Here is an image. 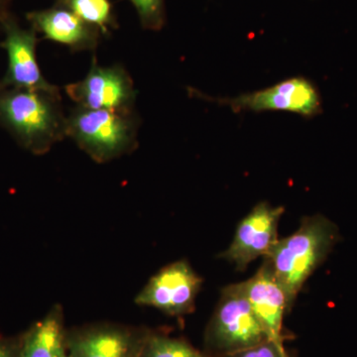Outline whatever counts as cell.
<instances>
[{
    "label": "cell",
    "mask_w": 357,
    "mask_h": 357,
    "mask_svg": "<svg viewBox=\"0 0 357 357\" xmlns=\"http://www.w3.org/2000/svg\"><path fill=\"white\" fill-rule=\"evenodd\" d=\"M283 206H272L261 202L241 220L229 248L222 257L244 270L258 257H265L278 241L279 220Z\"/></svg>",
    "instance_id": "ba28073f"
},
{
    "label": "cell",
    "mask_w": 357,
    "mask_h": 357,
    "mask_svg": "<svg viewBox=\"0 0 357 357\" xmlns=\"http://www.w3.org/2000/svg\"><path fill=\"white\" fill-rule=\"evenodd\" d=\"M270 340L282 342V326L290 296L266 263L255 276L238 284Z\"/></svg>",
    "instance_id": "8fae6325"
},
{
    "label": "cell",
    "mask_w": 357,
    "mask_h": 357,
    "mask_svg": "<svg viewBox=\"0 0 357 357\" xmlns=\"http://www.w3.org/2000/svg\"><path fill=\"white\" fill-rule=\"evenodd\" d=\"M136 357H204L183 340L151 335L141 342Z\"/></svg>",
    "instance_id": "9a60e30c"
},
{
    "label": "cell",
    "mask_w": 357,
    "mask_h": 357,
    "mask_svg": "<svg viewBox=\"0 0 357 357\" xmlns=\"http://www.w3.org/2000/svg\"><path fill=\"white\" fill-rule=\"evenodd\" d=\"M231 357H288L283 344L273 340H267L261 344L231 354Z\"/></svg>",
    "instance_id": "e0dca14e"
},
{
    "label": "cell",
    "mask_w": 357,
    "mask_h": 357,
    "mask_svg": "<svg viewBox=\"0 0 357 357\" xmlns=\"http://www.w3.org/2000/svg\"><path fill=\"white\" fill-rule=\"evenodd\" d=\"M142 340L121 328H100L68 342L70 357H136Z\"/></svg>",
    "instance_id": "7c38bea8"
},
{
    "label": "cell",
    "mask_w": 357,
    "mask_h": 357,
    "mask_svg": "<svg viewBox=\"0 0 357 357\" xmlns=\"http://www.w3.org/2000/svg\"><path fill=\"white\" fill-rule=\"evenodd\" d=\"M30 27L44 39L64 45L73 52L95 51L102 32L84 22L67 7L56 2L53 6L26 13Z\"/></svg>",
    "instance_id": "30bf717a"
},
{
    "label": "cell",
    "mask_w": 357,
    "mask_h": 357,
    "mask_svg": "<svg viewBox=\"0 0 357 357\" xmlns=\"http://www.w3.org/2000/svg\"><path fill=\"white\" fill-rule=\"evenodd\" d=\"M202 279L185 261L160 270L136 297V304L156 307L169 314L191 311L201 288Z\"/></svg>",
    "instance_id": "9c48e42d"
},
{
    "label": "cell",
    "mask_w": 357,
    "mask_h": 357,
    "mask_svg": "<svg viewBox=\"0 0 357 357\" xmlns=\"http://www.w3.org/2000/svg\"><path fill=\"white\" fill-rule=\"evenodd\" d=\"M143 29L160 31L166 24L165 0H130Z\"/></svg>",
    "instance_id": "2e32d148"
},
{
    "label": "cell",
    "mask_w": 357,
    "mask_h": 357,
    "mask_svg": "<svg viewBox=\"0 0 357 357\" xmlns=\"http://www.w3.org/2000/svg\"><path fill=\"white\" fill-rule=\"evenodd\" d=\"M139 124L134 110L91 109L77 105L66 119V136L96 161L105 162L135 148Z\"/></svg>",
    "instance_id": "3957f363"
},
{
    "label": "cell",
    "mask_w": 357,
    "mask_h": 357,
    "mask_svg": "<svg viewBox=\"0 0 357 357\" xmlns=\"http://www.w3.org/2000/svg\"><path fill=\"white\" fill-rule=\"evenodd\" d=\"M0 31L3 33L0 48L7 55L6 74L0 79V86L60 93L57 86L45 79L40 69L37 60V32L31 27H23L13 11L2 22Z\"/></svg>",
    "instance_id": "52a82bcc"
},
{
    "label": "cell",
    "mask_w": 357,
    "mask_h": 357,
    "mask_svg": "<svg viewBox=\"0 0 357 357\" xmlns=\"http://www.w3.org/2000/svg\"><path fill=\"white\" fill-rule=\"evenodd\" d=\"M0 357H20V354L11 345L0 342Z\"/></svg>",
    "instance_id": "d6986e66"
},
{
    "label": "cell",
    "mask_w": 357,
    "mask_h": 357,
    "mask_svg": "<svg viewBox=\"0 0 357 357\" xmlns=\"http://www.w3.org/2000/svg\"><path fill=\"white\" fill-rule=\"evenodd\" d=\"M68 96L79 107L91 109L134 110L136 91L132 77L121 65L100 66L96 56L82 81L65 86Z\"/></svg>",
    "instance_id": "8992f818"
},
{
    "label": "cell",
    "mask_w": 357,
    "mask_h": 357,
    "mask_svg": "<svg viewBox=\"0 0 357 357\" xmlns=\"http://www.w3.org/2000/svg\"><path fill=\"white\" fill-rule=\"evenodd\" d=\"M60 93L0 86V128L23 149L46 153L66 136Z\"/></svg>",
    "instance_id": "6da1fadb"
},
{
    "label": "cell",
    "mask_w": 357,
    "mask_h": 357,
    "mask_svg": "<svg viewBox=\"0 0 357 357\" xmlns=\"http://www.w3.org/2000/svg\"><path fill=\"white\" fill-rule=\"evenodd\" d=\"M208 340L217 351L229 356L270 340L238 284L223 289Z\"/></svg>",
    "instance_id": "277c9868"
},
{
    "label": "cell",
    "mask_w": 357,
    "mask_h": 357,
    "mask_svg": "<svg viewBox=\"0 0 357 357\" xmlns=\"http://www.w3.org/2000/svg\"><path fill=\"white\" fill-rule=\"evenodd\" d=\"M81 20L98 28L102 35H109L119 27L110 0H57Z\"/></svg>",
    "instance_id": "5bb4252c"
},
{
    "label": "cell",
    "mask_w": 357,
    "mask_h": 357,
    "mask_svg": "<svg viewBox=\"0 0 357 357\" xmlns=\"http://www.w3.org/2000/svg\"><path fill=\"white\" fill-rule=\"evenodd\" d=\"M217 105L229 107L232 112H289L304 117L316 116L321 112V98L311 81L303 77H291L269 88L243 93L234 98H211L195 93Z\"/></svg>",
    "instance_id": "5b68a950"
},
{
    "label": "cell",
    "mask_w": 357,
    "mask_h": 357,
    "mask_svg": "<svg viewBox=\"0 0 357 357\" xmlns=\"http://www.w3.org/2000/svg\"><path fill=\"white\" fill-rule=\"evenodd\" d=\"M65 337L62 319L54 311L26 335L20 357H64Z\"/></svg>",
    "instance_id": "4fadbf2b"
},
{
    "label": "cell",
    "mask_w": 357,
    "mask_h": 357,
    "mask_svg": "<svg viewBox=\"0 0 357 357\" xmlns=\"http://www.w3.org/2000/svg\"><path fill=\"white\" fill-rule=\"evenodd\" d=\"M64 357H70V356H69V354H66V356Z\"/></svg>",
    "instance_id": "ffe728a7"
},
{
    "label": "cell",
    "mask_w": 357,
    "mask_h": 357,
    "mask_svg": "<svg viewBox=\"0 0 357 357\" xmlns=\"http://www.w3.org/2000/svg\"><path fill=\"white\" fill-rule=\"evenodd\" d=\"M13 1V0H0V30H1L2 22L11 13L10 6Z\"/></svg>",
    "instance_id": "ac0fdd59"
},
{
    "label": "cell",
    "mask_w": 357,
    "mask_h": 357,
    "mask_svg": "<svg viewBox=\"0 0 357 357\" xmlns=\"http://www.w3.org/2000/svg\"><path fill=\"white\" fill-rule=\"evenodd\" d=\"M337 241L338 230L335 223L321 215L307 217L297 231L277 241L265 256L264 262L271 268L294 302Z\"/></svg>",
    "instance_id": "7a4b0ae2"
}]
</instances>
